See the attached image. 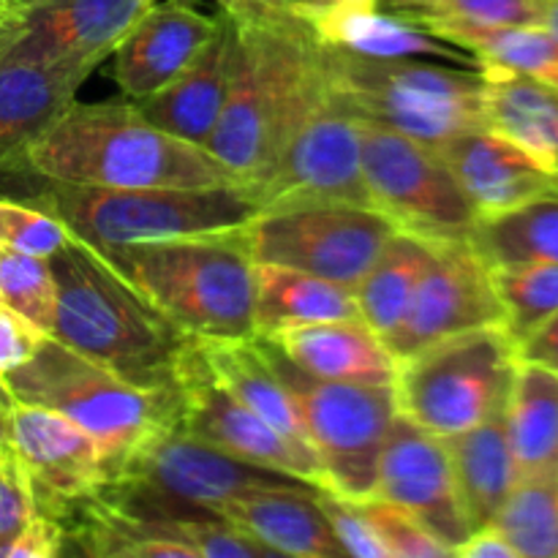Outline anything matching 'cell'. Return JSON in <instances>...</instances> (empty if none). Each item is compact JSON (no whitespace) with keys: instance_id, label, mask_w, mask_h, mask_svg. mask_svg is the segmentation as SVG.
I'll list each match as a JSON object with an SVG mask.
<instances>
[{"instance_id":"cell-1","label":"cell","mask_w":558,"mask_h":558,"mask_svg":"<svg viewBox=\"0 0 558 558\" xmlns=\"http://www.w3.org/2000/svg\"><path fill=\"white\" fill-rule=\"evenodd\" d=\"M234 25L232 80L207 150L251 183L330 98V74L325 44L305 20L251 14Z\"/></svg>"},{"instance_id":"cell-2","label":"cell","mask_w":558,"mask_h":558,"mask_svg":"<svg viewBox=\"0 0 558 558\" xmlns=\"http://www.w3.org/2000/svg\"><path fill=\"white\" fill-rule=\"evenodd\" d=\"M54 319L49 336L145 390H178L194 338L93 245L71 238L49 256Z\"/></svg>"},{"instance_id":"cell-3","label":"cell","mask_w":558,"mask_h":558,"mask_svg":"<svg viewBox=\"0 0 558 558\" xmlns=\"http://www.w3.org/2000/svg\"><path fill=\"white\" fill-rule=\"evenodd\" d=\"M22 169L87 189H216L240 183L207 147L153 125L134 101H74Z\"/></svg>"},{"instance_id":"cell-4","label":"cell","mask_w":558,"mask_h":558,"mask_svg":"<svg viewBox=\"0 0 558 558\" xmlns=\"http://www.w3.org/2000/svg\"><path fill=\"white\" fill-rule=\"evenodd\" d=\"M98 254L196 341L256 336V262L245 227L142 240Z\"/></svg>"},{"instance_id":"cell-5","label":"cell","mask_w":558,"mask_h":558,"mask_svg":"<svg viewBox=\"0 0 558 558\" xmlns=\"http://www.w3.org/2000/svg\"><path fill=\"white\" fill-rule=\"evenodd\" d=\"M325 49L332 98L365 123L401 131L430 147L485 129V76L480 69Z\"/></svg>"},{"instance_id":"cell-6","label":"cell","mask_w":558,"mask_h":558,"mask_svg":"<svg viewBox=\"0 0 558 558\" xmlns=\"http://www.w3.org/2000/svg\"><path fill=\"white\" fill-rule=\"evenodd\" d=\"M16 401L52 409L85 428L107 458V480L131 452L180 420L178 390H145L47 336L3 376Z\"/></svg>"},{"instance_id":"cell-7","label":"cell","mask_w":558,"mask_h":558,"mask_svg":"<svg viewBox=\"0 0 558 558\" xmlns=\"http://www.w3.org/2000/svg\"><path fill=\"white\" fill-rule=\"evenodd\" d=\"M38 202L96 251L248 227L259 205L243 183L216 189H87L49 183Z\"/></svg>"},{"instance_id":"cell-8","label":"cell","mask_w":558,"mask_h":558,"mask_svg":"<svg viewBox=\"0 0 558 558\" xmlns=\"http://www.w3.org/2000/svg\"><path fill=\"white\" fill-rule=\"evenodd\" d=\"M254 338L298 407L325 474V490L349 501L371 499L376 494L381 447L398 417L396 385L316 379L300 371L276 343Z\"/></svg>"},{"instance_id":"cell-9","label":"cell","mask_w":558,"mask_h":558,"mask_svg":"<svg viewBox=\"0 0 558 558\" xmlns=\"http://www.w3.org/2000/svg\"><path fill=\"white\" fill-rule=\"evenodd\" d=\"M515 368L505 327L445 338L398 363V412L439 439L463 434L507 409Z\"/></svg>"},{"instance_id":"cell-10","label":"cell","mask_w":558,"mask_h":558,"mask_svg":"<svg viewBox=\"0 0 558 558\" xmlns=\"http://www.w3.org/2000/svg\"><path fill=\"white\" fill-rule=\"evenodd\" d=\"M396 223L374 207L303 202L259 210L245 227L256 265H278L352 287L365 276Z\"/></svg>"},{"instance_id":"cell-11","label":"cell","mask_w":558,"mask_h":558,"mask_svg":"<svg viewBox=\"0 0 558 558\" xmlns=\"http://www.w3.org/2000/svg\"><path fill=\"white\" fill-rule=\"evenodd\" d=\"M360 140L365 185L376 210L401 232L428 243L469 238L477 210L436 147L365 120H360Z\"/></svg>"},{"instance_id":"cell-12","label":"cell","mask_w":558,"mask_h":558,"mask_svg":"<svg viewBox=\"0 0 558 558\" xmlns=\"http://www.w3.org/2000/svg\"><path fill=\"white\" fill-rule=\"evenodd\" d=\"M243 185L259 210L303 202H349L374 207L363 174L360 120L330 93V98L294 131L270 167Z\"/></svg>"},{"instance_id":"cell-13","label":"cell","mask_w":558,"mask_h":558,"mask_svg":"<svg viewBox=\"0 0 558 558\" xmlns=\"http://www.w3.org/2000/svg\"><path fill=\"white\" fill-rule=\"evenodd\" d=\"M107 483L147 490L153 496L207 510L213 515L223 501L238 499L251 490L311 488L289 474L254 466L216 450L207 441L191 436L180 420L136 447L109 474Z\"/></svg>"},{"instance_id":"cell-14","label":"cell","mask_w":558,"mask_h":558,"mask_svg":"<svg viewBox=\"0 0 558 558\" xmlns=\"http://www.w3.org/2000/svg\"><path fill=\"white\" fill-rule=\"evenodd\" d=\"M180 425L196 439L254 466L289 474L316 490H325V474L316 458L305 456L251 412L210 371L199 341H191L178 374Z\"/></svg>"},{"instance_id":"cell-15","label":"cell","mask_w":558,"mask_h":558,"mask_svg":"<svg viewBox=\"0 0 558 558\" xmlns=\"http://www.w3.org/2000/svg\"><path fill=\"white\" fill-rule=\"evenodd\" d=\"M156 0H36L0 20V58L96 69Z\"/></svg>"},{"instance_id":"cell-16","label":"cell","mask_w":558,"mask_h":558,"mask_svg":"<svg viewBox=\"0 0 558 558\" xmlns=\"http://www.w3.org/2000/svg\"><path fill=\"white\" fill-rule=\"evenodd\" d=\"M483 327H505V305L496 294L490 267L469 240H452L436 243L407 316L385 343L401 363L430 343Z\"/></svg>"},{"instance_id":"cell-17","label":"cell","mask_w":558,"mask_h":558,"mask_svg":"<svg viewBox=\"0 0 558 558\" xmlns=\"http://www.w3.org/2000/svg\"><path fill=\"white\" fill-rule=\"evenodd\" d=\"M9 447L31 480L38 512L58 521L71 505L107 485V458L98 441L52 409L16 401Z\"/></svg>"},{"instance_id":"cell-18","label":"cell","mask_w":558,"mask_h":558,"mask_svg":"<svg viewBox=\"0 0 558 558\" xmlns=\"http://www.w3.org/2000/svg\"><path fill=\"white\" fill-rule=\"evenodd\" d=\"M374 496L412 512L450 554L472 534L458 499L445 439L420 428L401 412L381 447Z\"/></svg>"},{"instance_id":"cell-19","label":"cell","mask_w":558,"mask_h":558,"mask_svg":"<svg viewBox=\"0 0 558 558\" xmlns=\"http://www.w3.org/2000/svg\"><path fill=\"white\" fill-rule=\"evenodd\" d=\"M218 20L185 0L153 3L112 52V76L123 96L145 101L178 80L207 47Z\"/></svg>"},{"instance_id":"cell-20","label":"cell","mask_w":558,"mask_h":558,"mask_svg":"<svg viewBox=\"0 0 558 558\" xmlns=\"http://www.w3.org/2000/svg\"><path fill=\"white\" fill-rule=\"evenodd\" d=\"M477 218L496 216L558 191V178L490 129L458 134L436 147Z\"/></svg>"},{"instance_id":"cell-21","label":"cell","mask_w":558,"mask_h":558,"mask_svg":"<svg viewBox=\"0 0 558 558\" xmlns=\"http://www.w3.org/2000/svg\"><path fill=\"white\" fill-rule=\"evenodd\" d=\"M90 74L85 65L0 58V169H22Z\"/></svg>"},{"instance_id":"cell-22","label":"cell","mask_w":558,"mask_h":558,"mask_svg":"<svg viewBox=\"0 0 558 558\" xmlns=\"http://www.w3.org/2000/svg\"><path fill=\"white\" fill-rule=\"evenodd\" d=\"M234 41H238V25L232 16L221 14L218 31L196 54L194 63L150 98L134 101L140 112L167 134L207 147L227 104Z\"/></svg>"},{"instance_id":"cell-23","label":"cell","mask_w":558,"mask_h":558,"mask_svg":"<svg viewBox=\"0 0 558 558\" xmlns=\"http://www.w3.org/2000/svg\"><path fill=\"white\" fill-rule=\"evenodd\" d=\"M308 25L325 47L363 58H439L477 69L466 49L441 41L412 14H385L379 0H332Z\"/></svg>"},{"instance_id":"cell-24","label":"cell","mask_w":558,"mask_h":558,"mask_svg":"<svg viewBox=\"0 0 558 558\" xmlns=\"http://www.w3.org/2000/svg\"><path fill=\"white\" fill-rule=\"evenodd\" d=\"M300 371L327 381L396 385L398 360L363 319L314 322L265 336Z\"/></svg>"},{"instance_id":"cell-25","label":"cell","mask_w":558,"mask_h":558,"mask_svg":"<svg viewBox=\"0 0 558 558\" xmlns=\"http://www.w3.org/2000/svg\"><path fill=\"white\" fill-rule=\"evenodd\" d=\"M216 515L270 548L276 556H347L316 501V488L251 490L238 499L223 501Z\"/></svg>"},{"instance_id":"cell-26","label":"cell","mask_w":558,"mask_h":558,"mask_svg":"<svg viewBox=\"0 0 558 558\" xmlns=\"http://www.w3.org/2000/svg\"><path fill=\"white\" fill-rule=\"evenodd\" d=\"M505 412L507 409H501L485 423L445 439L452 474H456L458 499H461L463 515L472 532L494 523L501 505L521 480L510 436H507Z\"/></svg>"},{"instance_id":"cell-27","label":"cell","mask_w":558,"mask_h":558,"mask_svg":"<svg viewBox=\"0 0 558 558\" xmlns=\"http://www.w3.org/2000/svg\"><path fill=\"white\" fill-rule=\"evenodd\" d=\"M412 16L441 41L466 49L480 71L521 74L558 93V36L545 25H472L434 11H414Z\"/></svg>"},{"instance_id":"cell-28","label":"cell","mask_w":558,"mask_h":558,"mask_svg":"<svg viewBox=\"0 0 558 558\" xmlns=\"http://www.w3.org/2000/svg\"><path fill=\"white\" fill-rule=\"evenodd\" d=\"M202 354L213 374L251 409L259 414L272 430L283 436L289 445L298 447L305 456H314L308 436H305L303 420L292 396L278 379L276 368L267 354L262 352L256 338H234V341H199Z\"/></svg>"},{"instance_id":"cell-29","label":"cell","mask_w":558,"mask_h":558,"mask_svg":"<svg viewBox=\"0 0 558 558\" xmlns=\"http://www.w3.org/2000/svg\"><path fill=\"white\" fill-rule=\"evenodd\" d=\"M505 417L518 477L558 480V374L518 360Z\"/></svg>"},{"instance_id":"cell-30","label":"cell","mask_w":558,"mask_h":558,"mask_svg":"<svg viewBox=\"0 0 558 558\" xmlns=\"http://www.w3.org/2000/svg\"><path fill=\"white\" fill-rule=\"evenodd\" d=\"M360 319L352 287L278 265H256L254 327L265 338L314 322Z\"/></svg>"},{"instance_id":"cell-31","label":"cell","mask_w":558,"mask_h":558,"mask_svg":"<svg viewBox=\"0 0 558 558\" xmlns=\"http://www.w3.org/2000/svg\"><path fill=\"white\" fill-rule=\"evenodd\" d=\"M485 129L496 131L554 172L558 153V93L537 80L483 71Z\"/></svg>"},{"instance_id":"cell-32","label":"cell","mask_w":558,"mask_h":558,"mask_svg":"<svg viewBox=\"0 0 558 558\" xmlns=\"http://www.w3.org/2000/svg\"><path fill=\"white\" fill-rule=\"evenodd\" d=\"M436 243L409 232H392L365 276L354 283L360 319L381 338L392 336L407 316L409 303L417 292L420 278L434 259Z\"/></svg>"},{"instance_id":"cell-33","label":"cell","mask_w":558,"mask_h":558,"mask_svg":"<svg viewBox=\"0 0 558 558\" xmlns=\"http://www.w3.org/2000/svg\"><path fill=\"white\" fill-rule=\"evenodd\" d=\"M466 240L488 267L558 262V191L477 218Z\"/></svg>"},{"instance_id":"cell-34","label":"cell","mask_w":558,"mask_h":558,"mask_svg":"<svg viewBox=\"0 0 558 558\" xmlns=\"http://www.w3.org/2000/svg\"><path fill=\"white\" fill-rule=\"evenodd\" d=\"M490 526L518 558H558V480H518Z\"/></svg>"},{"instance_id":"cell-35","label":"cell","mask_w":558,"mask_h":558,"mask_svg":"<svg viewBox=\"0 0 558 558\" xmlns=\"http://www.w3.org/2000/svg\"><path fill=\"white\" fill-rule=\"evenodd\" d=\"M490 278L505 305V330L515 347L558 314V262L490 267Z\"/></svg>"},{"instance_id":"cell-36","label":"cell","mask_w":558,"mask_h":558,"mask_svg":"<svg viewBox=\"0 0 558 558\" xmlns=\"http://www.w3.org/2000/svg\"><path fill=\"white\" fill-rule=\"evenodd\" d=\"M0 305L49 336L54 319V278L49 259L0 245Z\"/></svg>"},{"instance_id":"cell-37","label":"cell","mask_w":558,"mask_h":558,"mask_svg":"<svg viewBox=\"0 0 558 558\" xmlns=\"http://www.w3.org/2000/svg\"><path fill=\"white\" fill-rule=\"evenodd\" d=\"M360 512L379 537L387 558H450V548L439 543L417 518L392 501L371 496V499L357 501Z\"/></svg>"},{"instance_id":"cell-38","label":"cell","mask_w":558,"mask_h":558,"mask_svg":"<svg viewBox=\"0 0 558 558\" xmlns=\"http://www.w3.org/2000/svg\"><path fill=\"white\" fill-rule=\"evenodd\" d=\"M74 238L71 229L38 202L0 199V245L20 254L49 256Z\"/></svg>"},{"instance_id":"cell-39","label":"cell","mask_w":558,"mask_h":558,"mask_svg":"<svg viewBox=\"0 0 558 558\" xmlns=\"http://www.w3.org/2000/svg\"><path fill=\"white\" fill-rule=\"evenodd\" d=\"M36 515L38 505L33 485L9 447L0 452V558L9 556L11 545L25 534Z\"/></svg>"},{"instance_id":"cell-40","label":"cell","mask_w":558,"mask_h":558,"mask_svg":"<svg viewBox=\"0 0 558 558\" xmlns=\"http://www.w3.org/2000/svg\"><path fill=\"white\" fill-rule=\"evenodd\" d=\"M423 11L472 25H543L545 0H430Z\"/></svg>"},{"instance_id":"cell-41","label":"cell","mask_w":558,"mask_h":558,"mask_svg":"<svg viewBox=\"0 0 558 558\" xmlns=\"http://www.w3.org/2000/svg\"><path fill=\"white\" fill-rule=\"evenodd\" d=\"M316 501H319L322 512L330 521L343 554L357 558H387V550L381 548L379 537H376L374 529L363 518L357 501L341 499V496L330 494V490H316Z\"/></svg>"},{"instance_id":"cell-42","label":"cell","mask_w":558,"mask_h":558,"mask_svg":"<svg viewBox=\"0 0 558 558\" xmlns=\"http://www.w3.org/2000/svg\"><path fill=\"white\" fill-rule=\"evenodd\" d=\"M44 338L47 336L36 330L31 322L0 305V376L25 365L36 354V349L41 347Z\"/></svg>"},{"instance_id":"cell-43","label":"cell","mask_w":558,"mask_h":558,"mask_svg":"<svg viewBox=\"0 0 558 558\" xmlns=\"http://www.w3.org/2000/svg\"><path fill=\"white\" fill-rule=\"evenodd\" d=\"M65 550V529L58 518L38 512L5 558H54Z\"/></svg>"},{"instance_id":"cell-44","label":"cell","mask_w":558,"mask_h":558,"mask_svg":"<svg viewBox=\"0 0 558 558\" xmlns=\"http://www.w3.org/2000/svg\"><path fill=\"white\" fill-rule=\"evenodd\" d=\"M515 354L523 363L543 365V368L558 374V314L545 319L532 336L523 338L515 347Z\"/></svg>"},{"instance_id":"cell-45","label":"cell","mask_w":558,"mask_h":558,"mask_svg":"<svg viewBox=\"0 0 558 558\" xmlns=\"http://www.w3.org/2000/svg\"><path fill=\"white\" fill-rule=\"evenodd\" d=\"M327 3H332V0H240V11L234 14V20H243L251 14H283L308 22Z\"/></svg>"},{"instance_id":"cell-46","label":"cell","mask_w":558,"mask_h":558,"mask_svg":"<svg viewBox=\"0 0 558 558\" xmlns=\"http://www.w3.org/2000/svg\"><path fill=\"white\" fill-rule=\"evenodd\" d=\"M458 558H518L512 545L507 543L499 534V529L485 526L477 532L469 534V539L463 545H458L456 554Z\"/></svg>"},{"instance_id":"cell-47","label":"cell","mask_w":558,"mask_h":558,"mask_svg":"<svg viewBox=\"0 0 558 558\" xmlns=\"http://www.w3.org/2000/svg\"><path fill=\"white\" fill-rule=\"evenodd\" d=\"M16 398L14 392L9 390L5 379L0 376V452L9 450V439H11V414H14Z\"/></svg>"},{"instance_id":"cell-48","label":"cell","mask_w":558,"mask_h":558,"mask_svg":"<svg viewBox=\"0 0 558 558\" xmlns=\"http://www.w3.org/2000/svg\"><path fill=\"white\" fill-rule=\"evenodd\" d=\"M543 25L548 27L550 33H556V36H558V0H545Z\"/></svg>"},{"instance_id":"cell-49","label":"cell","mask_w":558,"mask_h":558,"mask_svg":"<svg viewBox=\"0 0 558 558\" xmlns=\"http://www.w3.org/2000/svg\"><path fill=\"white\" fill-rule=\"evenodd\" d=\"M390 3L403 5V9H412V11H423L430 9V0H390Z\"/></svg>"},{"instance_id":"cell-50","label":"cell","mask_w":558,"mask_h":558,"mask_svg":"<svg viewBox=\"0 0 558 558\" xmlns=\"http://www.w3.org/2000/svg\"><path fill=\"white\" fill-rule=\"evenodd\" d=\"M216 3L221 5L223 14H229V16H234L240 11V0H216Z\"/></svg>"},{"instance_id":"cell-51","label":"cell","mask_w":558,"mask_h":558,"mask_svg":"<svg viewBox=\"0 0 558 558\" xmlns=\"http://www.w3.org/2000/svg\"><path fill=\"white\" fill-rule=\"evenodd\" d=\"M11 5H14V0H0V20H3L5 11H9Z\"/></svg>"},{"instance_id":"cell-52","label":"cell","mask_w":558,"mask_h":558,"mask_svg":"<svg viewBox=\"0 0 558 558\" xmlns=\"http://www.w3.org/2000/svg\"><path fill=\"white\" fill-rule=\"evenodd\" d=\"M16 5H27V3H36V0H14Z\"/></svg>"},{"instance_id":"cell-53","label":"cell","mask_w":558,"mask_h":558,"mask_svg":"<svg viewBox=\"0 0 558 558\" xmlns=\"http://www.w3.org/2000/svg\"><path fill=\"white\" fill-rule=\"evenodd\" d=\"M554 174L558 178V153H556V161H554Z\"/></svg>"}]
</instances>
